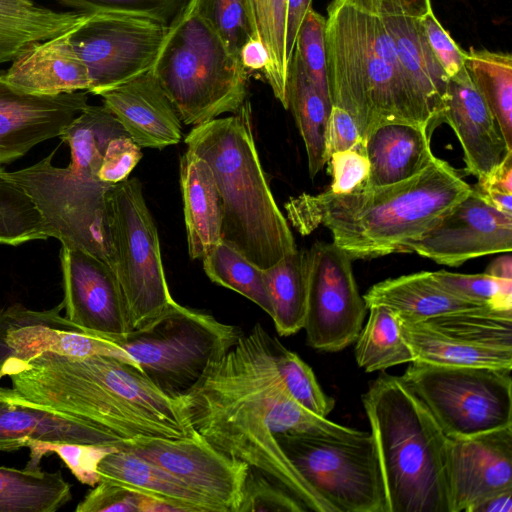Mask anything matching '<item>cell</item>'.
Listing matches in <instances>:
<instances>
[{"mask_svg":"<svg viewBox=\"0 0 512 512\" xmlns=\"http://www.w3.org/2000/svg\"><path fill=\"white\" fill-rule=\"evenodd\" d=\"M277 340L255 324L208 363L180 401L194 431L213 446L272 478L307 512H333L288 459L277 436L350 439L364 431L316 416L290 396L276 367Z\"/></svg>","mask_w":512,"mask_h":512,"instance_id":"obj_1","label":"cell"},{"mask_svg":"<svg viewBox=\"0 0 512 512\" xmlns=\"http://www.w3.org/2000/svg\"><path fill=\"white\" fill-rule=\"evenodd\" d=\"M17 399L87 422L118 441L138 435L182 438L196 432L180 397L168 395L139 369L113 357L45 353L0 370Z\"/></svg>","mask_w":512,"mask_h":512,"instance_id":"obj_2","label":"cell"},{"mask_svg":"<svg viewBox=\"0 0 512 512\" xmlns=\"http://www.w3.org/2000/svg\"><path fill=\"white\" fill-rule=\"evenodd\" d=\"M472 189L446 161L435 159L415 176L348 195L326 190L285 204L302 235L319 225L352 260L410 253L411 244L438 223Z\"/></svg>","mask_w":512,"mask_h":512,"instance_id":"obj_3","label":"cell"},{"mask_svg":"<svg viewBox=\"0 0 512 512\" xmlns=\"http://www.w3.org/2000/svg\"><path fill=\"white\" fill-rule=\"evenodd\" d=\"M327 79L332 106L346 110L365 140L392 122L429 129L436 117L402 66L379 14L344 0L327 7Z\"/></svg>","mask_w":512,"mask_h":512,"instance_id":"obj_4","label":"cell"},{"mask_svg":"<svg viewBox=\"0 0 512 512\" xmlns=\"http://www.w3.org/2000/svg\"><path fill=\"white\" fill-rule=\"evenodd\" d=\"M185 143L215 177L223 205L222 242L261 269L297 250L260 162L249 101L232 116L195 126Z\"/></svg>","mask_w":512,"mask_h":512,"instance_id":"obj_5","label":"cell"},{"mask_svg":"<svg viewBox=\"0 0 512 512\" xmlns=\"http://www.w3.org/2000/svg\"><path fill=\"white\" fill-rule=\"evenodd\" d=\"M388 512H450L449 438L401 376L381 372L361 396Z\"/></svg>","mask_w":512,"mask_h":512,"instance_id":"obj_6","label":"cell"},{"mask_svg":"<svg viewBox=\"0 0 512 512\" xmlns=\"http://www.w3.org/2000/svg\"><path fill=\"white\" fill-rule=\"evenodd\" d=\"M151 72L186 125L235 114L247 101L248 70L193 0L168 27Z\"/></svg>","mask_w":512,"mask_h":512,"instance_id":"obj_7","label":"cell"},{"mask_svg":"<svg viewBox=\"0 0 512 512\" xmlns=\"http://www.w3.org/2000/svg\"><path fill=\"white\" fill-rule=\"evenodd\" d=\"M242 333L237 326L173 302L144 326L111 341L122 347L158 388L179 397Z\"/></svg>","mask_w":512,"mask_h":512,"instance_id":"obj_8","label":"cell"},{"mask_svg":"<svg viewBox=\"0 0 512 512\" xmlns=\"http://www.w3.org/2000/svg\"><path fill=\"white\" fill-rule=\"evenodd\" d=\"M106 211L112 269L133 330L175 301L165 277L157 227L140 181L132 177L113 185L107 192Z\"/></svg>","mask_w":512,"mask_h":512,"instance_id":"obj_9","label":"cell"},{"mask_svg":"<svg viewBox=\"0 0 512 512\" xmlns=\"http://www.w3.org/2000/svg\"><path fill=\"white\" fill-rule=\"evenodd\" d=\"M401 377L449 439L512 426L511 370L411 362Z\"/></svg>","mask_w":512,"mask_h":512,"instance_id":"obj_10","label":"cell"},{"mask_svg":"<svg viewBox=\"0 0 512 512\" xmlns=\"http://www.w3.org/2000/svg\"><path fill=\"white\" fill-rule=\"evenodd\" d=\"M288 459L333 512H388L385 483L371 432L350 439L283 434Z\"/></svg>","mask_w":512,"mask_h":512,"instance_id":"obj_11","label":"cell"},{"mask_svg":"<svg viewBox=\"0 0 512 512\" xmlns=\"http://www.w3.org/2000/svg\"><path fill=\"white\" fill-rule=\"evenodd\" d=\"M53 153L24 169L7 172L31 196L62 246L88 252L112 268L106 196L113 186L52 164Z\"/></svg>","mask_w":512,"mask_h":512,"instance_id":"obj_12","label":"cell"},{"mask_svg":"<svg viewBox=\"0 0 512 512\" xmlns=\"http://www.w3.org/2000/svg\"><path fill=\"white\" fill-rule=\"evenodd\" d=\"M167 31V26L137 15L89 13L69 31L88 72V92L99 95L151 71Z\"/></svg>","mask_w":512,"mask_h":512,"instance_id":"obj_13","label":"cell"},{"mask_svg":"<svg viewBox=\"0 0 512 512\" xmlns=\"http://www.w3.org/2000/svg\"><path fill=\"white\" fill-rule=\"evenodd\" d=\"M352 258L336 244L315 242L307 250L308 293L304 322L309 346L340 351L358 338L368 312Z\"/></svg>","mask_w":512,"mask_h":512,"instance_id":"obj_14","label":"cell"},{"mask_svg":"<svg viewBox=\"0 0 512 512\" xmlns=\"http://www.w3.org/2000/svg\"><path fill=\"white\" fill-rule=\"evenodd\" d=\"M111 445L162 467L213 502L220 512H237L249 466L197 432L174 439L138 435Z\"/></svg>","mask_w":512,"mask_h":512,"instance_id":"obj_15","label":"cell"},{"mask_svg":"<svg viewBox=\"0 0 512 512\" xmlns=\"http://www.w3.org/2000/svg\"><path fill=\"white\" fill-rule=\"evenodd\" d=\"M63 309L62 302L41 311L28 309L19 303L1 309L0 370L9 365L27 363L45 353L71 357L102 355L139 369L122 347L84 332L61 315Z\"/></svg>","mask_w":512,"mask_h":512,"instance_id":"obj_16","label":"cell"},{"mask_svg":"<svg viewBox=\"0 0 512 512\" xmlns=\"http://www.w3.org/2000/svg\"><path fill=\"white\" fill-rule=\"evenodd\" d=\"M511 250L512 215L488 204L473 188L410 246V252L451 267Z\"/></svg>","mask_w":512,"mask_h":512,"instance_id":"obj_17","label":"cell"},{"mask_svg":"<svg viewBox=\"0 0 512 512\" xmlns=\"http://www.w3.org/2000/svg\"><path fill=\"white\" fill-rule=\"evenodd\" d=\"M65 317L86 333L115 339L131 331L114 270L94 255L62 246Z\"/></svg>","mask_w":512,"mask_h":512,"instance_id":"obj_18","label":"cell"},{"mask_svg":"<svg viewBox=\"0 0 512 512\" xmlns=\"http://www.w3.org/2000/svg\"><path fill=\"white\" fill-rule=\"evenodd\" d=\"M87 105L86 92L28 93L11 85L0 73V165L60 136Z\"/></svg>","mask_w":512,"mask_h":512,"instance_id":"obj_19","label":"cell"},{"mask_svg":"<svg viewBox=\"0 0 512 512\" xmlns=\"http://www.w3.org/2000/svg\"><path fill=\"white\" fill-rule=\"evenodd\" d=\"M450 512H470L482 499L512 488V426L449 439Z\"/></svg>","mask_w":512,"mask_h":512,"instance_id":"obj_20","label":"cell"},{"mask_svg":"<svg viewBox=\"0 0 512 512\" xmlns=\"http://www.w3.org/2000/svg\"><path fill=\"white\" fill-rule=\"evenodd\" d=\"M439 122H445L453 129L464 153L465 170L478 180L487 176L512 152L465 67L448 79Z\"/></svg>","mask_w":512,"mask_h":512,"instance_id":"obj_21","label":"cell"},{"mask_svg":"<svg viewBox=\"0 0 512 512\" xmlns=\"http://www.w3.org/2000/svg\"><path fill=\"white\" fill-rule=\"evenodd\" d=\"M98 96L140 147L162 149L180 142L181 120L151 71Z\"/></svg>","mask_w":512,"mask_h":512,"instance_id":"obj_22","label":"cell"},{"mask_svg":"<svg viewBox=\"0 0 512 512\" xmlns=\"http://www.w3.org/2000/svg\"><path fill=\"white\" fill-rule=\"evenodd\" d=\"M69 31L35 42L20 52L4 73L7 81L40 95L89 91L88 72L70 42Z\"/></svg>","mask_w":512,"mask_h":512,"instance_id":"obj_23","label":"cell"},{"mask_svg":"<svg viewBox=\"0 0 512 512\" xmlns=\"http://www.w3.org/2000/svg\"><path fill=\"white\" fill-rule=\"evenodd\" d=\"M29 440L111 444L117 438L87 422L69 418L14 397L0 386V451L26 447Z\"/></svg>","mask_w":512,"mask_h":512,"instance_id":"obj_24","label":"cell"},{"mask_svg":"<svg viewBox=\"0 0 512 512\" xmlns=\"http://www.w3.org/2000/svg\"><path fill=\"white\" fill-rule=\"evenodd\" d=\"M180 179L188 252L203 259L221 242V195L209 164L190 149L181 157Z\"/></svg>","mask_w":512,"mask_h":512,"instance_id":"obj_25","label":"cell"},{"mask_svg":"<svg viewBox=\"0 0 512 512\" xmlns=\"http://www.w3.org/2000/svg\"><path fill=\"white\" fill-rule=\"evenodd\" d=\"M365 151L370 162L369 188L407 180L435 159L428 129L404 122L373 129L365 139Z\"/></svg>","mask_w":512,"mask_h":512,"instance_id":"obj_26","label":"cell"},{"mask_svg":"<svg viewBox=\"0 0 512 512\" xmlns=\"http://www.w3.org/2000/svg\"><path fill=\"white\" fill-rule=\"evenodd\" d=\"M363 298L368 309L385 306L400 319L412 322L461 310L489 307L451 293L428 271L378 282L367 290Z\"/></svg>","mask_w":512,"mask_h":512,"instance_id":"obj_27","label":"cell"},{"mask_svg":"<svg viewBox=\"0 0 512 512\" xmlns=\"http://www.w3.org/2000/svg\"><path fill=\"white\" fill-rule=\"evenodd\" d=\"M100 481L186 506L191 512H220L210 500L162 467L135 454L117 450L99 464Z\"/></svg>","mask_w":512,"mask_h":512,"instance_id":"obj_28","label":"cell"},{"mask_svg":"<svg viewBox=\"0 0 512 512\" xmlns=\"http://www.w3.org/2000/svg\"><path fill=\"white\" fill-rule=\"evenodd\" d=\"M88 14L55 11L32 0H0V64L35 42L68 32Z\"/></svg>","mask_w":512,"mask_h":512,"instance_id":"obj_29","label":"cell"},{"mask_svg":"<svg viewBox=\"0 0 512 512\" xmlns=\"http://www.w3.org/2000/svg\"><path fill=\"white\" fill-rule=\"evenodd\" d=\"M393 39L403 68L425 97L436 124L444 109L449 77L434 57L420 20L400 15H380Z\"/></svg>","mask_w":512,"mask_h":512,"instance_id":"obj_30","label":"cell"},{"mask_svg":"<svg viewBox=\"0 0 512 512\" xmlns=\"http://www.w3.org/2000/svg\"><path fill=\"white\" fill-rule=\"evenodd\" d=\"M399 320L401 336L412 351L413 362L512 369V352L467 345L423 322Z\"/></svg>","mask_w":512,"mask_h":512,"instance_id":"obj_31","label":"cell"},{"mask_svg":"<svg viewBox=\"0 0 512 512\" xmlns=\"http://www.w3.org/2000/svg\"><path fill=\"white\" fill-rule=\"evenodd\" d=\"M263 272L278 334L297 333L304 327L307 308V250L297 249Z\"/></svg>","mask_w":512,"mask_h":512,"instance_id":"obj_32","label":"cell"},{"mask_svg":"<svg viewBox=\"0 0 512 512\" xmlns=\"http://www.w3.org/2000/svg\"><path fill=\"white\" fill-rule=\"evenodd\" d=\"M287 100L305 144L309 175L314 178L327 164L324 139L330 110L307 76L295 50L289 63Z\"/></svg>","mask_w":512,"mask_h":512,"instance_id":"obj_33","label":"cell"},{"mask_svg":"<svg viewBox=\"0 0 512 512\" xmlns=\"http://www.w3.org/2000/svg\"><path fill=\"white\" fill-rule=\"evenodd\" d=\"M71 500L61 471L0 467V512H56Z\"/></svg>","mask_w":512,"mask_h":512,"instance_id":"obj_34","label":"cell"},{"mask_svg":"<svg viewBox=\"0 0 512 512\" xmlns=\"http://www.w3.org/2000/svg\"><path fill=\"white\" fill-rule=\"evenodd\" d=\"M124 134L119 121L104 105L88 104L60 135L70 148L68 167L83 178L100 181L97 174L108 143Z\"/></svg>","mask_w":512,"mask_h":512,"instance_id":"obj_35","label":"cell"},{"mask_svg":"<svg viewBox=\"0 0 512 512\" xmlns=\"http://www.w3.org/2000/svg\"><path fill=\"white\" fill-rule=\"evenodd\" d=\"M464 66L512 148V56L475 49L465 51Z\"/></svg>","mask_w":512,"mask_h":512,"instance_id":"obj_36","label":"cell"},{"mask_svg":"<svg viewBox=\"0 0 512 512\" xmlns=\"http://www.w3.org/2000/svg\"><path fill=\"white\" fill-rule=\"evenodd\" d=\"M254 38L268 54L263 70L275 98L288 109L287 79L290 60L286 51L287 0H246Z\"/></svg>","mask_w":512,"mask_h":512,"instance_id":"obj_37","label":"cell"},{"mask_svg":"<svg viewBox=\"0 0 512 512\" xmlns=\"http://www.w3.org/2000/svg\"><path fill=\"white\" fill-rule=\"evenodd\" d=\"M421 322L467 345L512 352V310L479 307Z\"/></svg>","mask_w":512,"mask_h":512,"instance_id":"obj_38","label":"cell"},{"mask_svg":"<svg viewBox=\"0 0 512 512\" xmlns=\"http://www.w3.org/2000/svg\"><path fill=\"white\" fill-rule=\"evenodd\" d=\"M369 318L355 343V359L365 372L411 363L414 357L400 332L398 315L385 306L369 309Z\"/></svg>","mask_w":512,"mask_h":512,"instance_id":"obj_39","label":"cell"},{"mask_svg":"<svg viewBox=\"0 0 512 512\" xmlns=\"http://www.w3.org/2000/svg\"><path fill=\"white\" fill-rule=\"evenodd\" d=\"M202 260L212 282L238 292L272 316L263 269L222 241Z\"/></svg>","mask_w":512,"mask_h":512,"instance_id":"obj_40","label":"cell"},{"mask_svg":"<svg viewBox=\"0 0 512 512\" xmlns=\"http://www.w3.org/2000/svg\"><path fill=\"white\" fill-rule=\"evenodd\" d=\"M48 227L28 192L0 166V243L47 239Z\"/></svg>","mask_w":512,"mask_h":512,"instance_id":"obj_41","label":"cell"},{"mask_svg":"<svg viewBox=\"0 0 512 512\" xmlns=\"http://www.w3.org/2000/svg\"><path fill=\"white\" fill-rule=\"evenodd\" d=\"M26 447L30 458L25 466L29 470H39L41 459L55 453L66 464L75 478L82 484L94 487L100 482L99 464L107 455L118 449L111 444H85L29 440Z\"/></svg>","mask_w":512,"mask_h":512,"instance_id":"obj_42","label":"cell"},{"mask_svg":"<svg viewBox=\"0 0 512 512\" xmlns=\"http://www.w3.org/2000/svg\"><path fill=\"white\" fill-rule=\"evenodd\" d=\"M275 362L290 396L305 410L327 418L335 406V400L324 393L311 367L279 340L275 347Z\"/></svg>","mask_w":512,"mask_h":512,"instance_id":"obj_43","label":"cell"},{"mask_svg":"<svg viewBox=\"0 0 512 512\" xmlns=\"http://www.w3.org/2000/svg\"><path fill=\"white\" fill-rule=\"evenodd\" d=\"M325 34L326 18L311 7L299 28L294 50L326 107L331 110Z\"/></svg>","mask_w":512,"mask_h":512,"instance_id":"obj_44","label":"cell"},{"mask_svg":"<svg viewBox=\"0 0 512 512\" xmlns=\"http://www.w3.org/2000/svg\"><path fill=\"white\" fill-rule=\"evenodd\" d=\"M197 12L239 57L243 45L254 38L246 0H193Z\"/></svg>","mask_w":512,"mask_h":512,"instance_id":"obj_45","label":"cell"},{"mask_svg":"<svg viewBox=\"0 0 512 512\" xmlns=\"http://www.w3.org/2000/svg\"><path fill=\"white\" fill-rule=\"evenodd\" d=\"M434 278L451 293L495 309L512 310V280L485 273L461 274L445 270L432 272Z\"/></svg>","mask_w":512,"mask_h":512,"instance_id":"obj_46","label":"cell"},{"mask_svg":"<svg viewBox=\"0 0 512 512\" xmlns=\"http://www.w3.org/2000/svg\"><path fill=\"white\" fill-rule=\"evenodd\" d=\"M82 13L115 12L149 18L169 27L191 0H52Z\"/></svg>","mask_w":512,"mask_h":512,"instance_id":"obj_47","label":"cell"},{"mask_svg":"<svg viewBox=\"0 0 512 512\" xmlns=\"http://www.w3.org/2000/svg\"><path fill=\"white\" fill-rule=\"evenodd\" d=\"M237 512H307V509L279 483L249 466Z\"/></svg>","mask_w":512,"mask_h":512,"instance_id":"obj_48","label":"cell"},{"mask_svg":"<svg viewBox=\"0 0 512 512\" xmlns=\"http://www.w3.org/2000/svg\"><path fill=\"white\" fill-rule=\"evenodd\" d=\"M332 178L326 191L348 195L369 188L370 162L366 151L349 149L333 153L328 162Z\"/></svg>","mask_w":512,"mask_h":512,"instance_id":"obj_49","label":"cell"},{"mask_svg":"<svg viewBox=\"0 0 512 512\" xmlns=\"http://www.w3.org/2000/svg\"><path fill=\"white\" fill-rule=\"evenodd\" d=\"M142 494L124 486L100 481L76 507L77 512H140Z\"/></svg>","mask_w":512,"mask_h":512,"instance_id":"obj_50","label":"cell"},{"mask_svg":"<svg viewBox=\"0 0 512 512\" xmlns=\"http://www.w3.org/2000/svg\"><path fill=\"white\" fill-rule=\"evenodd\" d=\"M141 158V147L127 134L114 137L107 145L97 177L106 184L120 183L128 178Z\"/></svg>","mask_w":512,"mask_h":512,"instance_id":"obj_51","label":"cell"},{"mask_svg":"<svg viewBox=\"0 0 512 512\" xmlns=\"http://www.w3.org/2000/svg\"><path fill=\"white\" fill-rule=\"evenodd\" d=\"M419 20L429 47L447 76L452 77L461 71L465 67V51L453 40L434 12Z\"/></svg>","mask_w":512,"mask_h":512,"instance_id":"obj_52","label":"cell"},{"mask_svg":"<svg viewBox=\"0 0 512 512\" xmlns=\"http://www.w3.org/2000/svg\"><path fill=\"white\" fill-rule=\"evenodd\" d=\"M325 159L338 151L349 149L365 151V140L352 116L338 106H332L325 132Z\"/></svg>","mask_w":512,"mask_h":512,"instance_id":"obj_53","label":"cell"},{"mask_svg":"<svg viewBox=\"0 0 512 512\" xmlns=\"http://www.w3.org/2000/svg\"><path fill=\"white\" fill-rule=\"evenodd\" d=\"M379 15L422 18L433 11L431 0H344Z\"/></svg>","mask_w":512,"mask_h":512,"instance_id":"obj_54","label":"cell"},{"mask_svg":"<svg viewBox=\"0 0 512 512\" xmlns=\"http://www.w3.org/2000/svg\"><path fill=\"white\" fill-rule=\"evenodd\" d=\"M479 192L500 191L512 194V152L487 176L472 186Z\"/></svg>","mask_w":512,"mask_h":512,"instance_id":"obj_55","label":"cell"},{"mask_svg":"<svg viewBox=\"0 0 512 512\" xmlns=\"http://www.w3.org/2000/svg\"><path fill=\"white\" fill-rule=\"evenodd\" d=\"M312 0H287L286 9V51L291 60L296 38L302 21L311 8Z\"/></svg>","mask_w":512,"mask_h":512,"instance_id":"obj_56","label":"cell"},{"mask_svg":"<svg viewBox=\"0 0 512 512\" xmlns=\"http://www.w3.org/2000/svg\"><path fill=\"white\" fill-rule=\"evenodd\" d=\"M240 61L246 70H264L268 63V54L263 43L251 38L240 50Z\"/></svg>","mask_w":512,"mask_h":512,"instance_id":"obj_57","label":"cell"},{"mask_svg":"<svg viewBox=\"0 0 512 512\" xmlns=\"http://www.w3.org/2000/svg\"><path fill=\"white\" fill-rule=\"evenodd\" d=\"M470 512H512V488L482 499Z\"/></svg>","mask_w":512,"mask_h":512,"instance_id":"obj_58","label":"cell"},{"mask_svg":"<svg viewBox=\"0 0 512 512\" xmlns=\"http://www.w3.org/2000/svg\"><path fill=\"white\" fill-rule=\"evenodd\" d=\"M485 274L502 280H512V257L510 252L494 259L486 268Z\"/></svg>","mask_w":512,"mask_h":512,"instance_id":"obj_59","label":"cell"},{"mask_svg":"<svg viewBox=\"0 0 512 512\" xmlns=\"http://www.w3.org/2000/svg\"><path fill=\"white\" fill-rule=\"evenodd\" d=\"M473 188V187H472ZM474 189V188H473ZM475 190V189H474ZM479 196L497 210L512 215V194L500 191L479 192Z\"/></svg>","mask_w":512,"mask_h":512,"instance_id":"obj_60","label":"cell"}]
</instances>
